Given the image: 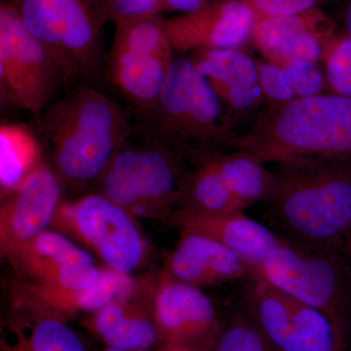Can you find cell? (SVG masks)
Segmentation results:
<instances>
[{
  "instance_id": "cell-1",
  "label": "cell",
  "mask_w": 351,
  "mask_h": 351,
  "mask_svg": "<svg viewBox=\"0 0 351 351\" xmlns=\"http://www.w3.org/2000/svg\"><path fill=\"white\" fill-rule=\"evenodd\" d=\"M31 129L62 184L76 188L98 181L134 124L110 97L82 85L34 117Z\"/></svg>"
},
{
  "instance_id": "cell-2",
  "label": "cell",
  "mask_w": 351,
  "mask_h": 351,
  "mask_svg": "<svg viewBox=\"0 0 351 351\" xmlns=\"http://www.w3.org/2000/svg\"><path fill=\"white\" fill-rule=\"evenodd\" d=\"M267 215L293 240L336 250L351 226V161L300 158L278 163Z\"/></svg>"
},
{
  "instance_id": "cell-3",
  "label": "cell",
  "mask_w": 351,
  "mask_h": 351,
  "mask_svg": "<svg viewBox=\"0 0 351 351\" xmlns=\"http://www.w3.org/2000/svg\"><path fill=\"white\" fill-rule=\"evenodd\" d=\"M136 115L134 128L195 166L234 152L239 135L230 110L189 59L174 60L156 105Z\"/></svg>"
},
{
  "instance_id": "cell-4",
  "label": "cell",
  "mask_w": 351,
  "mask_h": 351,
  "mask_svg": "<svg viewBox=\"0 0 351 351\" xmlns=\"http://www.w3.org/2000/svg\"><path fill=\"white\" fill-rule=\"evenodd\" d=\"M235 151L263 164L300 158L351 161V97L322 93L269 104Z\"/></svg>"
},
{
  "instance_id": "cell-5",
  "label": "cell",
  "mask_w": 351,
  "mask_h": 351,
  "mask_svg": "<svg viewBox=\"0 0 351 351\" xmlns=\"http://www.w3.org/2000/svg\"><path fill=\"white\" fill-rule=\"evenodd\" d=\"M186 162L179 152L134 128L96 182L101 195L134 218L169 219L189 173Z\"/></svg>"
},
{
  "instance_id": "cell-6",
  "label": "cell",
  "mask_w": 351,
  "mask_h": 351,
  "mask_svg": "<svg viewBox=\"0 0 351 351\" xmlns=\"http://www.w3.org/2000/svg\"><path fill=\"white\" fill-rule=\"evenodd\" d=\"M255 276L322 311L348 348L351 332V267L336 250L282 239Z\"/></svg>"
},
{
  "instance_id": "cell-7",
  "label": "cell",
  "mask_w": 351,
  "mask_h": 351,
  "mask_svg": "<svg viewBox=\"0 0 351 351\" xmlns=\"http://www.w3.org/2000/svg\"><path fill=\"white\" fill-rule=\"evenodd\" d=\"M64 76V86L88 85L103 63L98 0H7Z\"/></svg>"
},
{
  "instance_id": "cell-8",
  "label": "cell",
  "mask_w": 351,
  "mask_h": 351,
  "mask_svg": "<svg viewBox=\"0 0 351 351\" xmlns=\"http://www.w3.org/2000/svg\"><path fill=\"white\" fill-rule=\"evenodd\" d=\"M173 52L160 16L115 25L105 57L108 80L135 114L158 101L175 60Z\"/></svg>"
},
{
  "instance_id": "cell-9",
  "label": "cell",
  "mask_w": 351,
  "mask_h": 351,
  "mask_svg": "<svg viewBox=\"0 0 351 351\" xmlns=\"http://www.w3.org/2000/svg\"><path fill=\"white\" fill-rule=\"evenodd\" d=\"M64 76L59 64L23 24L7 0L0 3V95L2 103L38 117Z\"/></svg>"
},
{
  "instance_id": "cell-10",
  "label": "cell",
  "mask_w": 351,
  "mask_h": 351,
  "mask_svg": "<svg viewBox=\"0 0 351 351\" xmlns=\"http://www.w3.org/2000/svg\"><path fill=\"white\" fill-rule=\"evenodd\" d=\"M244 313L276 351H346L322 311L262 279L248 276Z\"/></svg>"
},
{
  "instance_id": "cell-11",
  "label": "cell",
  "mask_w": 351,
  "mask_h": 351,
  "mask_svg": "<svg viewBox=\"0 0 351 351\" xmlns=\"http://www.w3.org/2000/svg\"><path fill=\"white\" fill-rule=\"evenodd\" d=\"M52 225L73 235L110 269L130 274L144 262L147 244L134 217L100 193L60 205Z\"/></svg>"
},
{
  "instance_id": "cell-12",
  "label": "cell",
  "mask_w": 351,
  "mask_h": 351,
  "mask_svg": "<svg viewBox=\"0 0 351 351\" xmlns=\"http://www.w3.org/2000/svg\"><path fill=\"white\" fill-rule=\"evenodd\" d=\"M152 304L159 343L214 350L223 325L201 288L165 272L152 286Z\"/></svg>"
},
{
  "instance_id": "cell-13",
  "label": "cell",
  "mask_w": 351,
  "mask_h": 351,
  "mask_svg": "<svg viewBox=\"0 0 351 351\" xmlns=\"http://www.w3.org/2000/svg\"><path fill=\"white\" fill-rule=\"evenodd\" d=\"M63 184L45 161L5 195L0 209V250L9 257L47 230L61 205Z\"/></svg>"
},
{
  "instance_id": "cell-14",
  "label": "cell",
  "mask_w": 351,
  "mask_h": 351,
  "mask_svg": "<svg viewBox=\"0 0 351 351\" xmlns=\"http://www.w3.org/2000/svg\"><path fill=\"white\" fill-rule=\"evenodd\" d=\"M258 16L247 0H214L189 14L162 19L173 50L239 49L252 38Z\"/></svg>"
},
{
  "instance_id": "cell-15",
  "label": "cell",
  "mask_w": 351,
  "mask_h": 351,
  "mask_svg": "<svg viewBox=\"0 0 351 351\" xmlns=\"http://www.w3.org/2000/svg\"><path fill=\"white\" fill-rule=\"evenodd\" d=\"M7 258L29 283L64 290L89 287L103 271L88 252L55 230H45Z\"/></svg>"
},
{
  "instance_id": "cell-16",
  "label": "cell",
  "mask_w": 351,
  "mask_h": 351,
  "mask_svg": "<svg viewBox=\"0 0 351 351\" xmlns=\"http://www.w3.org/2000/svg\"><path fill=\"white\" fill-rule=\"evenodd\" d=\"M335 36L334 21L320 9L298 15L258 17L252 40L269 63L321 61L323 48Z\"/></svg>"
},
{
  "instance_id": "cell-17",
  "label": "cell",
  "mask_w": 351,
  "mask_h": 351,
  "mask_svg": "<svg viewBox=\"0 0 351 351\" xmlns=\"http://www.w3.org/2000/svg\"><path fill=\"white\" fill-rule=\"evenodd\" d=\"M181 232L202 234L230 249L250 269L278 246L282 237L245 215L244 211L211 214L177 208L169 217Z\"/></svg>"
},
{
  "instance_id": "cell-18",
  "label": "cell",
  "mask_w": 351,
  "mask_h": 351,
  "mask_svg": "<svg viewBox=\"0 0 351 351\" xmlns=\"http://www.w3.org/2000/svg\"><path fill=\"white\" fill-rule=\"evenodd\" d=\"M138 283L129 274L103 269L98 280L75 290H64L27 282L19 287L16 306L31 307L66 321L69 316L93 313L108 304L137 290Z\"/></svg>"
},
{
  "instance_id": "cell-19",
  "label": "cell",
  "mask_w": 351,
  "mask_h": 351,
  "mask_svg": "<svg viewBox=\"0 0 351 351\" xmlns=\"http://www.w3.org/2000/svg\"><path fill=\"white\" fill-rule=\"evenodd\" d=\"M141 285L126 297L115 300L90 313L85 326L106 348L125 351L149 350L158 343L152 304V286L140 295Z\"/></svg>"
},
{
  "instance_id": "cell-20",
  "label": "cell",
  "mask_w": 351,
  "mask_h": 351,
  "mask_svg": "<svg viewBox=\"0 0 351 351\" xmlns=\"http://www.w3.org/2000/svg\"><path fill=\"white\" fill-rule=\"evenodd\" d=\"M181 234L168 263L172 278L202 288L249 276L246 263L223 245L197 233Z\"/></svg>"
},
{
  "instance_id": "cell-21",
  "label": "cell",
  "mask_w": 351,
  "mask_h": 351,
  "mask_svg": "<svg viewBox=\"0 0 351 351\" xmlns=\"http://www.w3.org/2000/svg\"><path fill=\"white\" fill-rule=\"evenodd\" d=\"M191 62L211 83L228 110L247 112L265 99L258 63L239 49L197 50Z\"/></svg>"
},
{
  "instance_id": "cell-22",
  "label": "cell",
  "mask_w": 351,
  "mask_h": 351,
  "mask_svg": "<svg viewBox=\"0 0 351 351\" xmlns=\"http://www.w3.org/2000/svg\"><path fill=\"white\" fill-rule=\"evenodd\" d=\"M0 351H87L80 335L60 319L31 307L16 306L1 325Z\"/></svg>"
},
{
  "instance_id": "cell-23",
  "label": "cell",
  "mask_w": 351,
  "mask_h": 351,
  "mask_svg": "<svg viewBox=\"0 0 351 351\" xmlns=\"http://www.w3.org/2000/svg\"><path fill=\"white\" fill-rule=\"evenodd\" d=\"M261 86L269 104L287 103L322 94L325 73L315 62L297 60L285 64L258 63Z\"/></svg>"
},
{
  "instance_id": "cell-24",
  "label": "cell",
  "mask_w": 351,
  "mask_h": 351,
  "mask_svg": "<svg viewBox=\"0 0 351 351\" xmlns=\"http://www.w3.org/2000/svg\"><path fill=\"white\" fill-rule=\"evenodd\" d=\"M178 205L182 209L211 214L246 209L226 184L217 157L195 166L189 173Z\"/></svg>"
},
{
  "instance_id": "cell-25",
  "label": "cell",
  "mask_w": 351,
  "mask_h": 351,
  "mask_svg": "<svg viewBox=\"0 0 351 351\" xmlns=\"http://www.w3.org/2000/svg\"><path fill=\"white\" fill-rule=\"evenodd\" d=\"M43 151L32 129L20 124L0 127V186L8 195L39 163Z\"/></svg>"
},
{
  "instance_id": "cell-26",
  "label": "cell",
  "mask_w": 351,
  "mask_h": 351,
  "mask_svg": "<svg viewBox=\"0 0 351 351\" xmlns=\"http://www.w3.org/2000/svg\"><path fill=\"white\" fill-rule=\"evenodd\" d=\"M217 162L226 184L245 207L267 199L274 176L263 163L237 151L217 157Z\"/></svg>"
},
{
  "instance_id": "cell-27",
  "label": "cell",
  "mask_w": 351,
  "mask_h": 351,
  "mask_svg": "<svg viewBox=\"0 0 351 351\" xmlns=\"http://www.w3.org/2000/svg\"><path fill=\"white\" fill-rule=\"evenodd\" d=\"M321 61L331 93L351 97V38L335 34L323 48Z\"/></svg>"
},
{
  "instance_id": "cell-28",
  "label": "cell",
  "mask_w": 351,
  "mask_h": 351,
  "mask_svg": "<svg viewBox=\"0 0 351 351\" xmlns=\"http://www.w3.org/2000/svg\"><path fill=\"white\" fill-rule=\"evenodd\" d=\"M214 351H276L246 313L223 325Z\"/></svg>"
},
{
  "instance_id": "cell-29",
  "label": "cell",
  "mask_w": 351,
  "mask_h": 351,
  "mask_svg": "<svg viewBox=\"0 0 351 351\" xmlns=\"http://www.w3.org/2000/svg\"><path fill=\"white\" fill-rule=\"evenodd\" d=\"M98 5L106 24L114 25L158 17L164 11L163 0H98Z\"/></svg>"
},
{
  "instance_id": "cell-30",
  "label": "cell",
  "mask_w": 351,
  "mask_h": 351,
  "mask_svg": "<svg viewBox=\"0 0 351 351\" xmlns=\"http://www.w3.org/2000/svg\"><path fill=\"white\" fill-rule=\"evenodd\" d=\"M258 17L298 15L330 0H247Z\"/></svg>"
},
{
  "instance_id": "cell-31",
  "label": "cell",
  "mask_w": 351,
  "mask_h": 351,
  "mask_svg": "<svg viewBox=\"0 0 351 351\" xmlns=\"http://www.w3.org/2000/svg\"><path fill=\"white\" fill-rule=\"evenodd\" d=\"M214 0H163L164 10L178 11L182 14L196 12Z\"/></svg>"
},
{
  "instance_id": "cell-32",
  "label": "cell",
  "mask_w": 351,
  "mask_h": 351,
  "mask_svg": "<svg viewBox=\"0 0 351 351\" xmlns=\"http://www.w3.org/2000/svg\"><path fill=\"white\" fill-rule=\"evenodd\" d=\"M156 351H189V346L174 345V343H159Z\"/></svg>"
},
{
  "instance_id": "cell-33",
  "label": "cell",
  "mask_w": 351,
  "mask_h": 351,
  "mask_svg": "<svg viewBox=\"0 0 351 351\" xmlns=\"http://www.w3.org/2000/svg\"><path fill=\"white\" fill-rule=\"evenodd\" d=\"M346 34L351 38V0L346 12Z\"/></svg>"
},
{
  "instance_id": "cell-34",
  "label": "cell",
  "mask_w": 351,
  "mask_h": 351,
  "mask_svg": "<svg viewBox=\"0 0 351 351\" xmlns=\"http://www.w3.org/2000/svg\"><path fill=\"white\" fill-rule=\"evenodd\" d=\"M345 247L346 255H348V263H350L351 267V226L348 234H346Z\"/></svg>"
},
{
  "instance_id": "cell-35",
  "label": "cell",
  "mask_w": 351,
  "mask_h": 351,
  "mask_svg": "<svg viewBox=\"0 0 351 351\" xmlns=\"http://www.w3.org/2000/svg\"><path fill=\"white\" fill-rule=\"evenodd\" d=\"M103 351H125V350H117V348H106L105 350H104Z\"/></svg>"
},
{
  "instance_id": "cell-36",
  "label": "cell",
  "mask_w": 351,
  "mask_h": 351,
  "mask_svg": "<svg viewBox=\"0 0 351 351\" xmlns=\"http://www.w3.org/2000/svg\"><path fill=\"white\" fill-rule=\"evenodd\" d=\"M135 351H149V350H135Z\"/></svg>"
}]
</instances>
